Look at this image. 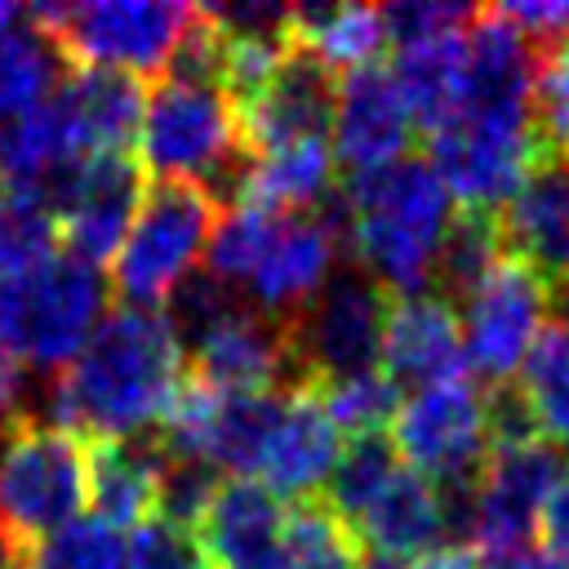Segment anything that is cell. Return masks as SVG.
<instances>
[{"mask_svg": "<svg viewBox=\"0 0 569 569\" xmlns=\"http://www.w3.org/2000/svg\"><path fill=\"white\" fill-rule=\"evenodd\" d=\"M18 569H124V533L80 516L18 556Z\"/></svg>", "mask_w": 569, "mask_h": 569, "instance_id": "30", "label": "cell"}, {"mask_svg": "<svg viewBox=\"0 0 569 569\" xmlns=\"http://www.w3.org/2000/svg\"><path fill=\"white\" fill-rule=\"evenodd\" d=\"M338 453H342V431L333 427L316 387L293 382L289 391H280V413L258 462V485H267L280 502L289 498L307 502L329 485Z\"/></svg>", "mask_w": 569, "mask_h": 569, "instance_id": "17", "label": "cell"}, {"mask_svg": "<svg viewBox=\"0 0 569 569\" xmlns=\"http://www.w3.org/2000/svg\"><path fill=\"white\" fill-rule=\"evenodd\" d=\"M538 129L551 151L569 156V36L538 58Z\"/></svg>", "mask_w": 569, "mask_h": 569, "instance_id": "35", "label": "cell"}, {"mask_svg": "<svg viewBox=\"0 0 569 569\" xmlns=\"http://www.w3.org/2000/svg\"><path fill=\"white\" fill-rule=\"evenodd\" d=\"M400 467V453L391 445L387 431H365V436H351L347 449L338 453L333 471H329V485H325V507L351 529V520L365 511V502L391 480V471Z\"/></svg>", "mask_w": 569, "mask_h": 569, "instance_id": "28", "label": "cell"}, {"mask_svg": "<svg viewBox=\"0 0 569 569\" xmlns=\"http://www.w3.org/2000/svg\"><path fill=\"white\" fill-rule=\"evenodd\" d=\"M502 253L529 267L556 307H569V156H542L498 209Z\"/></svg>", "mask_w": 569, "mask_h": 569, "instance_id": "13", "label": "cell"}, {"mask_svg": "<svg viewBox=\"0 0 569 569\" xmlns=\"http://www.w3.org/2000/svg\"><path fill=\"white\" fill-rule=\"evenodd\" d=\"M191 378L222 396H271L293 369L289 329L253 307H236L191 347Z\"/></svg>", "mask_w": 569, "mask_h": 569, "instance_id": "16", "label": "cell"}, {"mask_svg": "<svg viewBox=\"0 0 569 569\" xmlns=\"http://www.w3.org/2000/svg\"><path fill=\"white\" fill-rule=\"evenodd\" d=\"M462 53H467V27L440 31L431 40L396 49L391 76H396V84L405 93V107H409L413 124H422L427 133L440 129L453 116L458 80H462Z\"/></svg>", "mask_w": 569, "mask_h": 569, "instance_id": "23", "label": "cell"}, {"mask_svg": "<svg viewBox=\"0 0 569 569\" xmlns=\"http://www.w3.org/2000/svg\"><path fill=\"white\" fill-rule=\"evenodd\" d=\"M191 13H196L191 4L89 0V4H36L27 9V22L53 44L62 62L142 80L169 67Z\"/></svg>", "mask_w": 569, "mask_h": 569, "instance_id": "4", "label": "cell"}, {"mask_svg": "<svg viewBox=\"0 0 569 569\" xmlns=\"http://www.w3.org/2000/svg\"><path fill=\"white\" fill-rule=\"evenodd\" d=\"M142 164L133 156H89L71 169L67 187L58 191L53 204V222H58V240L67 244L71 258L102 267L116 258L138 200H142Z\"/></svg>", "mask_w": 569, "mask_h": 569, "instance_id": "14", "label": "cell"}, {"mask_svg": "<svg viewBox=\"0 0 569 569\" xmlns=\"http://www.w3.org/2000/svg\"><path fill=\"white\" fill-rule=\"evenodd\" d=\"M84 445L53 422H9L0 436V542L22 556L31 542L80 520Z\"/></svg>", "mask_w": 569, "mask_h": 569, "instance_id": "6", "label": "cell"}, {"mask_svg": "<svg viewBox=\"0 0 569 569\" xmlns=\"http://www.w3.org/2000/svg\"><path fill=\"white\" fill-rule=\"evenodd\" d=\"M182 342L160 307H116L89 333L80 356L53 378V427L76 440H133L160 427L187 382Z\"/></svg>", "mask_w": 569, "mask_h": 569, "instance_id": "1", "label": "cell"}, {"mask_svg": "<svg viewBox=\"0 0 569 569\" xmlns=\"http://www.w3.org/2000/svg\"><path fill=\"white\" fill-rule=\"evenodd\" d=\"M320 405L329 409L333 427L347 436H365V431H387L400 405V391L387 382L382 369L360 373V378H338V382H311Z\"/></svg>", "mask_w": 569, "mask_h": 569, "instance_id": "32", "label": "cell"}, {"mask_svg": "<svg viewBox=\"0 0 569 569\" xmlns=\"http://www.w3.org/2000/svg\"><path fill=\"white\" fill-rule=\"evenodd\" d=\"M138 164L160 182L200 187L218 209L240 204L249 151L240 142L231 102L209 84H182L164 76L151 98H142Z\"/></svg>", "mask_w": 569, "mask_h": 569, "instance_id": "3", "label": "cell"}, {"mask_svg": "<svg viewBox=\"0 0 569 569\" xmlns=\"http://www.w3.org/2000/svg\"><path fill=\"white\" fill-rule=\"evenodd\" d=\"M329 138H333L329 151L347 169V178L378 173V169L409 156L413 116L405 107V93H400L396 76L382 62L338 76Z\"/></svg>", "mask_w": 569, "mask_h": 569, "instance_id": "15", "label": "cell"}, {"mask_svg": "<svg viewBox=\"0 0 569 569\" xmlns=\"http://www.w3.org/2000/svg\"><path fill=\"white\" fill-rule=\"evenodd\" d=\"M511 387L533 418V431L551 449H569V316L538 333Z\"/></svg>", "mask_w": 569, "mask_h": 569, "instance_id": "25", "label": "cell"}, {"mask_svg": "<svg viewBox=\"0 0 569 569\" xmlns=\"http://www.w3.org/2000/svg\"><path fill=\"white\" fill-rule=\"evenodd\" d=\"M378 369L387 373V382L396 391H405V387L422 391V387H436V382L467 373L458 307H449L440 293L391 298Z\"/></svg>", "mask_w": 569, "mask_h": 569, "instance_id": "18", "label": "cell"}, {"mask_svg": "<svg viewBox=\"0 0 569 569\" xmlns=\"http://www.w3.org/2000/svg\"><path fill=\"white\" fill-rule=\"evenodd\" d=\"M485 569H565V565L542 542H529V547H520V551H511V556H502V560H493Z\"/></svg>", "mask_w": 569, "mask_h": 569, "instance_id": "39", "label": "cell"}, {"mask_svg": "<svg viewBox=\"0 0 569 569\" xmlns=\"http://www.w3.org/2000/svg\"><path fill=\"white\" fill-rule=\"evenodd\" d=\"M76 151L89 156H133L142 124V84L120 71L76 67L49 93Z\"/></svg>", "mask_w": 569, "mask_h": 569, "instance_id": "21", "label": "cell"}, {"mask_svg": "<svg viewBox=\"0 0 569 569\" xmlns=\"http://www.w3.org/2000/svg\"><path fill=\"white\" fill-rule=\"evenodd\" d=\"M351 533H356V542H369L373 556H387V560H400V565L453 542L445 493L405 462L365 502V511L351 520Z\"/></svg>", "mask_w": 569, "mask_h": 569, "instance_id": "20", "label": "cell"}, {"mask_svg": "<svg viewBox=\"0 0 569 569\" xmlns=\"http://www.w3.org/2000/svg\"><path fill=\"white\" fill-rule=\"evenodd\" d=\"M22 391H27V369H22V360L0 347V422H18Z\"/></svg>", "mask_w": 569, "mask_h": 569, "instance_id": "38", "label": "cell"}, {"mask_svg": "<svg viewBox=\"0 0 569 569\" xmlns=\"http://www.w3.org/2000/svg\"><path fill=\"white\" fill-rule=\"evenodd\" d=\"M280 569H360V542L320 498H307L289 507Z\"/></svg>", "mask_w": 569, "mask_h": 569, "instance_id": "29", "label": "cell"}, {"mask_svg": "<svg viewBox=\"0 0 569 569\" xmlns=\"http://www.w3.org/2000/svg\"><path fill=\"white\" fill-rule=\"evenodd\" d=\"M387 436L440 493H471L489 458V391L467 373L422 387L396 405Z\"/></svg>", "mask_w": 569, "mask_h": 569, "instance_id": "8", "label": "cell"}, {"mask_svg": "<svg viewBox=\"0 0 569 569\" xmlns=\"http://www.w3.org/2000/svg\"><path fill=\"white\" fill-rule=\"evenodd\" d=\"M538 542L569 569V467L556 476L547 502H542V516H538Z\"/></svg>", "mask_w": 569, "mask_h": 569, "instance_id": "37", "label": "cell"}, {"mask_svg": "<svg viewBox=\"0 0 569 569\" xmlns=\"http://www.w3.org/2000/svg\"><path fill=\"white\" fill-rule=\"evenodd\" d=\"M502 231H498V209H471L458 204L445 222L440 249H436V267H431V289L440 293L449 307L462 302L498 262H502Z\"/></svg>", "mask_w": 569, "mask_h": 569, "instance_id": "26", "label": "cell"}, {"mask_svg": "<svg viewBox=\"0 0 569 569\" xmlns=\"http://www.w3.org/2000/svg\"><path fill=\"white\" fill-rule=\"evenodd\" d=\"M560 471V449H551L542 436L489 445L467 516V547L476 551L480 569L538 542V516Z\"/></svg>", "mask_w": 569, "mask_h": 569, "instance_id": "10", "label": "cell"}, {"mask_svg": "<svg viewBox=\"0 0 569 569\" xmlns=\"http://www.w3.org/2000/svg\"><path fill=\"white\" fill-rule=\"evenodd\" d=\"M218 204L191 187V182H160L151 178L142 187L138 213L111 258L116 267V289L124 298V307H156L164 302L196 267V258L204 253L213 222H218Z\"/></svg>", "mask_w": 569, "mask_h": 569, "instance_id": "7", "label": "cell"}, {"mask_svg": "<svg viewBox=\"0 0 569 569\" xmlns=\"http://www.w3.org/2000/svg\"><path fill=\"white\" fill-rule=\"evenodd\" d=\"M58 67H62V58L53 53V44L31 22L27 27H18V22L0 27V124L18 120L44 102L62 80Z\"/></svg>", "mask_w": 569, "mask_h": 569, "instance_id": "27", "label": "cell"}, {"mask_svg": "<svg viewBox=\"0 0 569 569\" xmlns=\"http://www.w3.org/2000/svg\"><path fill=\"white\" fill-rule=\"evenodd\" d=\"M551 307L547 284L516 258H502L462 298V365H471L489 387H507L547 329Z\"/></svg>", "mask_w": 569, "mask_h": 569, "instance_id": "11", "label": "cell"}, {"mask_svg": "<svg viewBox=\"0 0 569 569\" xmlns=\"http://www.w3.org/2000/svg\"><path fill=\"white\" fill-rule=\"evenodd\" d=\"M293 40L333 76L373 67L387 49L382 13L369 4H293Z\"/></svg>", "mask_w": 569, "mask_h": 569, "instance_id": "24", "label": "cell"}, {"mask_svg": "<svg viewBox=\"0 0 569 569\" xmlns=\"http://www.w3.org/2000/svg\"><path fill=\"white\" fill-rule=\"evenodd\" d=\"M160 445L156 440H93L84 449V502L111 529H138L156 516L160 489Z\"/></svg>", "mask_w": 569, "mask_h": 569, "instance_id": "22", "label": "cell"}, {"mask_svg": "<svg viewBox=\"0 0 569 569\" xmlns=\"http://www.w3.org/2000/svg\"><path fill=\"white\" fill-rule=\"evenodd\" d=\"M391 293L369 280L360 267H342L325 280V289L284 320L298 382H338L373 373L382 360Z\"/></svg>", "mask_w": 569, "mask_h": 569, "instance_id": "9", "label": "cell"}, {"mask_svg": "<svg viewBox=\"0 0 569 569\" xmlns=\"http://www.w3.org/2000/svg\"><path fill=\"white\" fill-rule=\"evenodd\" d=\"M378 13H382L387 44L405 49V44L431 40V36H440V31H458V27H467L476 9H462V4H436V0H405V4H387V9H378Z\"/></svg>", "mask_w": 569, "mask_h": 569, "instance_id": "36", "label": "cell"}, {"mask_svg": "<svg viewBox=\"0 0 569 569\" xmlns=\"http://www.w3.org/2000/svg\"><path fill=\"white\" fill-rule=\"evenodd\" d=\"M124 569H209L196 529L151 516L124 538Z\"/></svg>", "mask_w": 569, "mask_h": 569, "instance_id": "34", "label": "cell"}, {"mask_svg": "<svg viewBox=\"0 0 569 569\" xmlns=\"http://www.w3.org/2000/svg\"><path fill=\"white\" fill-rule=\"evenodd\" d=\"M333 89H338V76L293 40L280 53L276 71L267 76V84L244 107H236V124L249 160L298 147V142H329Z\"/></svg>", "mask_w": 569, "mask_h": 569, "instance_id": "12", "label": "cell"}, {"mask_svg": "<svg viewBox=\"0 0 569 569\" xmlns=\"http://www.w3.org/2000/svg\"><path fill=\"white\" fill-rule=\"evenodd\" d=\"M289 507L258 480H222L196 525L209 569H280Z\"/></svg>", "mask_w": 569, "mask_h": 569, "instance_id": "19", "label": "cell"}, {"mask_svg": "<svg viewBox=\"0 0 569 569\" xmlns=\"http://www.w3.org/2000/svg\"><path fill=\"white\" fill-rule=\"evenodd\" d=\"M347 244L369 280L391 298L427 293L436 249L449 222V191L422 156H405L378 173L347 178Z\"/></svg>", "mask_w": 569, "mask_h": 569, "instance_id": "2", "label": "cell"}, {"mask_svg": "<svg viewBox=\"0 0 569 569\" xmlns=\"http://www.w3.org/2000/svg\"><path fill=\"white\" fill-rule=\"evenodd\" d=\"M107 284L98 267L49 253L40 267L0 280V347L36 369H67L102 325Z\"/></svg>", "mask_w": 569, "mask_h": 569, "instance_id": "5", "label": "cell"}, {"mask_svg": "<svg viewBox=\"0 0 569 569\" xmlns=\"http://www.w3.org/2000/svg\"><path fill=\"white\" fill-rule=\"evenodd\" d=\"M218 485H222V476L209 462L164 453V462H160V489H156V516L160 520H173L182 529H196L204 520Z\"/></svg>", "mask_w": 569, "mask_h": 569, "instance_id": "33", "label": "cell"}, {"mask_svg": "<svg viewBox=\"0 0 569 569\" xmlns=\"http://www.w3.org/2000/svg\"><path fill=\"white\" fill-rule=\"evenodd\" d=\"M58 244V222L49 204L0 182V280L40 267Z\"/></svg>", "mask_w": 569, "mask_h": 569, "instance_id": "31", "label": "cell"}]
</instances>
